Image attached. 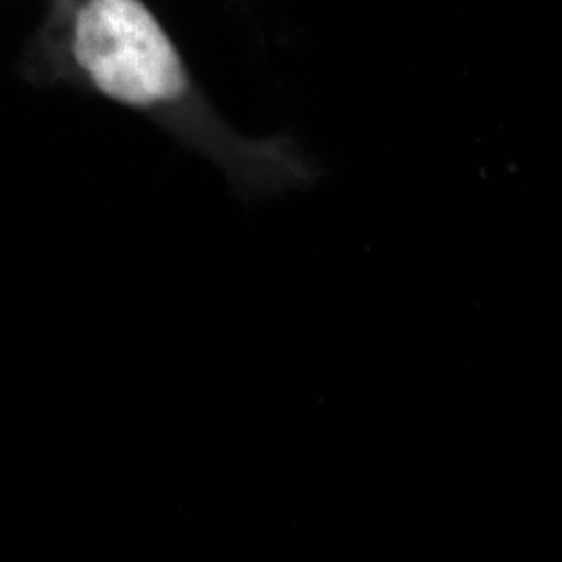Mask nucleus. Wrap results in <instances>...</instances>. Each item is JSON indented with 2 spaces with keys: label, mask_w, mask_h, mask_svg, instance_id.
<instances>
[{
  "label": "nucleus",
  "mask_w": 562,
  "mask_h": 562,
  "mask_svg": "<svg viewBox=\"0 0 562 562\" xmlns=\"http://www.w3.org/2000/svg\"><path fill=\"white\" fill-rule=\"evenodd\" d=\"M69 48L97 94L161 123L217 165L241 196H278L319 178L317 162L292 136L255 138L223 120L142 0H80Z\"/></svg>",
  "instance_id": "nucleus-1"
}]
</instances>
